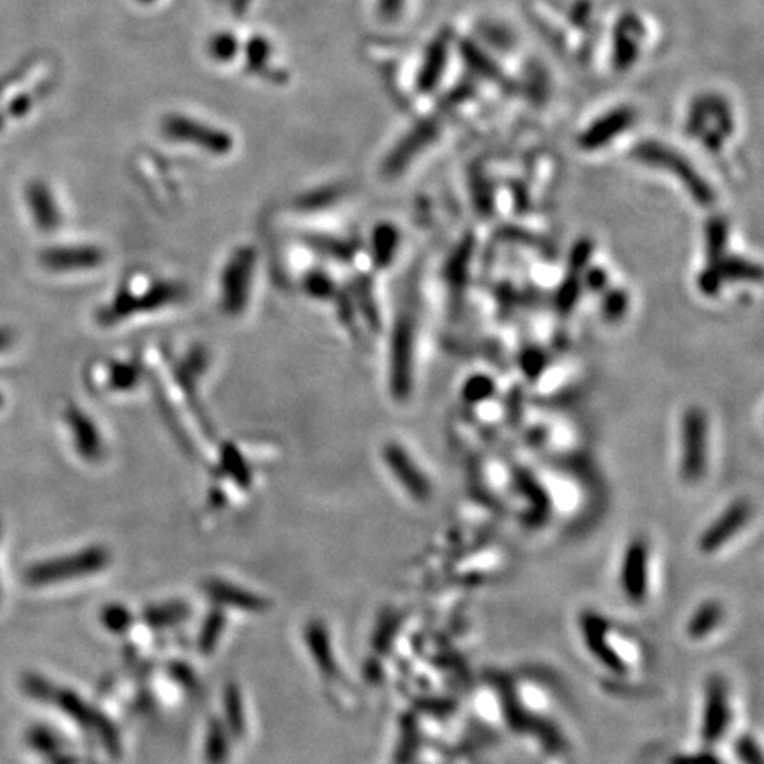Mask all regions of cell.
<instances>
[{"label": "cell", "mask_w": 764, "mask_h": 764, "mask_svg": "<svg viewBox=\"0 0 764 764\" xmlns=\"http://www.w3.org/2000/svg\"><path fill=\"white\" fill-rule=\"evenodd\" d=\"M107 556L101 549H92L85 551L71 558L55 559L45 565L32 568L27 579L32 584H50V582H59L68 577H77L84 573L96 572L101 566L105 565Z\"/></svg>", "instance_id": "cell-6"}, {"label": "cell", "mask_w": 764, "mask_h": 764, "mask_svg": "<svg viewBox=\"0 0 764 764\" xmlns=\"http://www.w3.org/2000/svg\"><path fill=\"white\" fill-rule=\"evenodd\" d=\"M200 128H202V130H199L197 124L190 123V121H184V119H177V121H172V123L169 121V126H167V130H169V133H172L174 137L199 140L197 146L200 144L204 149H209V151H214V153H225V151H229L230 140L227 135L216 133V131L206 130L204 126H200Z\"/></svg>", "instance_id": "cell-13"}, {"label": "cell", "mask_w": 764, "mask_h": 764, "mask_svg": "<svg viewBox=\"0 0 764 764\" xmlns=\"http://www.w3.org/2000/svg\"><path fill=\"white\" fill-rule=\"evenodd\" d=\"M634 158L651 167L667 170L676 179H680L685 190L699 206L708 207L715 202V191L710 183L697 172L696 167L687 158H683V154L676 153L671 147L662 146L657 142H644L635 147Z\"/></svg>", "instance_id": "cell-1"}, {"label": "cell", "mask_w": 764, "mask_h": 764, "mask_svg": "<svg viewBox=\"0 0 764 764\" xmlns=\"http://www.w3.org/2000/svg\"><path fill=\"white\" fill-rule=\"evenodd\" d=\"M706 439H708L706 414L699 407H690L683 418V474L688 480H697L704 473Z\"/></svg>", "instance_id": "cell-5"}, {"label": "cell", "mask_w": 764, "mask_h": 764, "mask_svg": "<svg viewBox=\"0 0 764 764\" xmlns=\"http://www.w3.org/2000/svg\"><path fill=\"white\" fill-rule=\"evenodd\" d=\"M607 280H609V276H607L604 269L595 268L591 269L588 276H586V285H588L591 291H602L605 285H607Z\"/></svg>", "instance_id": "cell-21"}, {"label": "cell", "mask_w": 764, "mask_h": 764, "mask_svg": "<svg viewBox=\"0 0 764 764\" xmlns=\"http://www.w3.org/2000/svg\"><path fill=\"white\" fill-rule=\"evenodd\" d=\"M27 204L31 207L32 218L41 232H55L61 225V209L55 202L54 193L41 181L27 186Z\"/></svg>", "instance_id": "cell-10"}, {"label": "cell", "mask_w": 764, "mask_h": 764, "mask_svg": "<svg viewBox=\"0 0 764 764\" xmlns=\"http://www.w3.org/2000/svg\"><path fill=\"white\" fill-rule=\"evenodd\" d=\"M68 425L75 436L80 455L85 459H98L101 453V441L98 439V430L94 427L87 416L80 413V409H69Z\"/></svg>", "instance_id": "cell-12"}, {"label": "cell", "mask_w": 764, "mask_h": 764, "mask_svg": "<svg viewBox=\"0 0 764 764\" xmlns=\"http://www.w3.org/2000/svg\"><path fill=\"white\" fill-rule=\"evenodd\" d=\"M253 260H255V255H253L252 250L243 248V250L234 253V257L230 259L227 268L223 271L222 303L225 314H241L239 310L245 308L248 294H250Z\"/></svg>", "instance_id": "cell-4"}, {"label": "cell", "mask_w": 764, "mask_h": 764, "mask_svg": "<svg viewBox=\"0 0 764 764\" xmlns=\"http://www.w3.org/2000/svg\"><path fill=\"white\" fill-rule=\"evenodd\" d=\"M522 372H526L529 377H536V375L542 374L543 370V356L542 352L528 351L522 356Z\"/></svg>", "instance_id": "cell-20"}, {"label": "cell", "mask_w": 764, "mask_h": 764, "mask_svg": "<svg viewBox=\"0 0 764 764\" xmlns=\"http://www.w3.org/2000/svg\"><path fill=\"white\" fill-rule=\"evenodd\" d=\"M627 306V294L623 291H612L605 296L604 303H602V312H604L605 319L618 321L627 312Z\"/></svg>", "instance_id": "cell-18"}, {"label": "cell", "mask_w": 764, "mask_h": 764, "mask_svg": "<svg viewBox=\"0 0 764 764\" xmlns=\"http://www.w3.org/2000/svg\"><path fill=\"white\" fill-rule=\"evenodd\" d=\"M579 291H581V278L572 273V276L565 280L558 292V306L561 312L572 310L573 305L577 303V298H579Z\"/></svg>", "instance_id": "cell-17"}, {"label": "cell", "mask_w": 764, "mask_h": 764, "mask_svg": "<svg viewBox=\"0 0 764 764\" xmlns=\"http://www.w3.org/2000/svg\"><path fill=\"white\" fill-rule=\"evenodd\" d=\"M181 294L183 291L170 283H158L153 287H138L130 291L126 289L119 294V298L115 299V303L108 306L105 314L110 321H119L124 317L138 314V310H153V308L174 303L176 299L181 298Z\"/></svg>", "instance_id": "cell-3"}, {"label": "cell", "mask_w": 764, "mask_h": 764, "mask_svg": "<svg viewBox=\"0 0 764 764\" xmlns=\"http://www.w3.org/2000/svg\"><path fill=\"white\" fill-rule=\"evenodd\" d=\"M13 344V333L8 328H0V351L8 349Z\"/></svg>", "instance_id": "cell-22"}, {"label": "cell", "mask_w": 764, "mask_h": 764, "mask_svg": "<svg viewBox=\"0 0 764 764\" xmlns=\"http://www.w3.org/2000/svg\"><path fill=\"white\" fill-rule=\"evenodd\" d=\"M706 241H708V257L710 264H717L724 259L727 246V225L722 218H713L706 229Z\"/></svg>", "instance_id": "cell-15"}, {"label": "cell", "mask_w": 764, "mask_h": 764, "mask_svg": "<svg viewBox=\"0 0 764 764\" xmlns=\"http://www.w3.org/2000/svg\"><path fill=\"white\" fill-rule=\"evenodd\" d=\"M632 119H634V115L630 110H625V108L616 110L604 119H600L598 123L593 124L589 130L584 131L582 137L579 138V144L586 151L600 149L605 144H609L612 138L618 137L619 133L627 130L628 126L632 124Z\"/></svg>", "instance_id": "cell-11"}, {"label": "cell", "mask_w": 764, "mask_h": 764, "mask_svg": "<svg viewBox=\"0 0 764 764\" xmlns=\"http://www.w3.org/2000/svg\"><path fill=\"white\" fill-rule=\"evenodd\" d=\"M733 280H743V282H759L761 280V269L750 260L740 259V257H724L717 264H710L704 269L703 275L699 276V289L713 296L720 291L722 283L733 282Z\"/></svg>", "instance_id": "cell-7"}, {"label": "cell", "mask_w": 764, "mask_h": 764, "mask_svg": "<svg viewBox=\"0 0 764 764\" xmlns=\"http://www.w3.org/2000/svg\"><path fill=\"white\" fill-rule=\"evenodd\" d=\"M591 253H593V243L589 239H582L577 245L573 246L572 255H570L572 273L579 275V273L586 269L589 259H591Z\"/></svg>", "instance_id": "cell-19"}, {"label": "cell", "mask_w": 764, "mask_h": 764, "mask_svg": "<svg viewBox=\"0 0 764 764\" xmlns=\"http://www.w3.org/2000/svg\"><path fill=\"white\" fill-rule=\"evenodd\" d=\"M103 262V252L96 246H54L41 253V264L55 273H71L96 268Z\"/></svg>", "instance_id": "cell-8"}, {"label": "cell", "mask_w": 764, "mask_h": 764, "mask_svg": "<svg viewBox=\"0 0 764 764\" xmlns=\"http://www.w3.org/2000/svg\"><path fill=\"white\" fill-rule=\"evenodd\" d=\"M384 459L388 462L391 473L397 476L405 489L420 499H425L428 496L430 487H428L427 478L421 474L418 466L414 464V460L407 455V451L402 446L388 444L384 450Z\"/></svg>", "instance_id": "cell-9"}, {"label": "cell", "mask_w": 764, "mask_h": 764, "mask_svg": "<svg viewBox=\"0 0 764 764\" xmlns=\"http://www.w3.org/2000/svg\"><path fill=\"white\" fill-rule=\"evenodd\" d=\"M494 391H496V386H494L492 379L485 377V375H474L464 386V398L467 402L476 404V402H483V400L492 397Z\"/></svg>", "instance_id": "cell-16"}, {"label": "cell", "mask_w": 764, "mask_h": 764, "mask_svg": "<svg viewBox=\"0 0 764 764\" xmlns=\"http://www.w3.org/2000/svg\"><path fill=\"white\" fill-rule=\"evenodd\" d=\"M2 404H4V397H2V395H0V407H2Z\"/></svg>", "instance_id": "cell-23"}, {"label": "cell", "mask_w": 764, "mask_h": 764, "mask_svg": "<svg viewBox=\"0 0 764 764\" xmlns=\"http://www.w3.org/2000/svg\"><path fill=\"white\" fill-rule=\"evenodd\" d=\"M414 324L402 315L391 338V391L398 400L409 397L413 390Z\"/></svg>", "instance_id": "cell-2"}, {"label": "cell", "mask_w": 764, "mask_h": 764, "mask_svg": "<svg viewBox=\"0 0 764 764\" xmlns=\"http://www.w3.org/2000/svg\"><path fill=\"white\" fill-rule=\"evenodd\" d=\"M398 248V230L393 225H379L374 232V259L377 266H388Z\"/></svg>", "instance_id": "cell-14"}, {"label": "cell", "mask_w": 764, "mask_h": 764, "mask_svg": "<svg viewBox=\"0 0 764 764\" xmlns=\"http://www.w3.org/2000/svg\"><path fill=\"white\" fill-rule=\"evenodd\" d=\"M0 124H2V121H0Z\"/></svg>", "instance_id": "cell-24"}]
</instances>
